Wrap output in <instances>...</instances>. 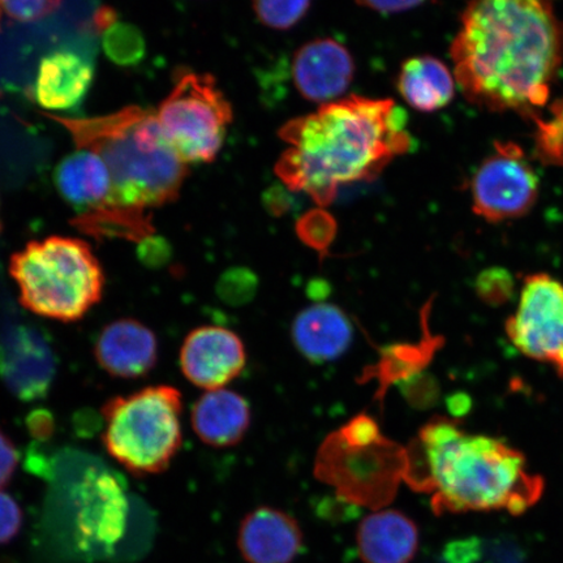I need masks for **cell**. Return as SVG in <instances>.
Returning <instances> with one entry per match:
<instances>
[{"mask_svg": "<svg viewBox=\"0 0 563 563\" xmlns=\"http://www.w3.org/2000/svg\"><path fill=\"white\" fill-rule=\"evenodd\" d=\"M450 55L471 103L530 114L548 102L563 63L554 0H468Z\"/></svg>", "mask_w": 563, "mask_h": 563, "instance_id": "obj_1", "label": "cell"}, {"mask_svg": "<svg viewBox=\"0 0 563 563\" xmlns=\"http://www.w3.org/2000/svg\"><path fill=\"white\" fill-rule=\"evenodd\" d=\"M279 137L288 147L276 165L278 178L322 208L342 186L377 178L412 147L407 117L396 102L358 96L292 119Z\"/></svg>", "mask_w": 563, "mask_h": 563, "instance_id": "obj_2", "label": "cell"}, {"mask_svg": "<svg viewBox=\"0 0 563 563\" xmlns=\"http://www.w3.org/2000/svg\"><path fill=\"white\" fill-rule=\"evenodd\" d=\"M405 481L431 493L435 512L508 511L522 516L544 495L543 476L503 440L464 432L456 421L435 418L406 449Z\"/></svg>", "mask_w": 563, "mask_h": 563, "instance_id": "obj_3", "label": "cell"}, {"mask_svg": "<svg viewBox=\"0 0 563 563\" xmlns=\"http://www.w3.org/2000/svg\"><path fill=\"white\" fill-rule=\"evenodd\" d=\"M45 115L69 133L76 150L102 158L111 178L109 201L151 211L178 199L188 165L162 132L156 111L132 104L95 118Z\"/></svg>", "mask_w": 563, "mask_h": 563, "instance_id": "obj_4", "label": "cell"}, {"mask_svg": "<svg viewBox=\"0 0 563 563\" xmlns=\"http://www.w3.org/2000/svg\"><path fill=\"white\" fill-rule=\"evenodd\" d=\"M10 276L26 311L60 322L81 320L101 301L106 285L91 246L70 236L27 243L11 256Z\"/></svg>", "mask_w": 563, "mask_h": 563, "instance_id": "obj_5", "label": "cell"}, {"mask_svg": "<svg viewBox=\"0 0 563 563\" xmlns=\"http://www.w3.org/2000/svg\"><path fill=\"white\" fill-rule=\"evenodd\" d=\"M181 393L170 385L111 398L102 407L106 450L132 474H159L181 448Z\"/></svg>", "mask_w": 563, "mask_h": 563, "instance_id": "obj_6", "label": "cell"}, {"mask_svg": "<svg viewBox=\"0 0 563 563\" xmlns=\"http://www.w3.org/2000/svg\"><path fill=\"white\" fill-rule=\"evenodd\" d=\"M156 112L162 132L187 165L213 162L234 119L214 77L191 69L179 70Z\"/></svg>", "mask_w": 563, "mask_h": 563, "instance_id": "obj_7", "label": "cell"}, {"mask_svg": "<svg viewBox=\"0 0 563 563\" xmlns=\"http://www.w3.org/2000/svg\"><path fill=\"white\" fill-rule=\"evenodd\" d=\"M406 449L384 438L369 445H349L330 434L316 461V475L354 503L383 505L405 478Z\"/></svg>", "mask_w": 563, "mask_h": 563, "instance_id": "obj_8", "label": "cell"}, {"mask_svg": "<svg viewBox=\"0 0 563 563\" xmlns=\"http://www.w3.org/2000/svg\"><path fill=\"white\" fill-rule=\"evenodd\" d=\"M473 209L497 223L523 217L539 197V179L522 147L508 143L483 161L471 181Z\"/></svg>", "mask_w": 563, "mask_h": 563, "instance_id": "obj_9", "label": "cell"}, {"mask_svg": "<svg viewBox=\"0 0 563 563\" xmlns=\"http://www.w3.org/2000/svg\"><path fill=\"white\" fill-rule=\"evenodd\" d=\"M506 333L523 355L553 365L563 377V285L548 274L525 280Z\"/></svg>", "mask_w": 563, "mask_h": 563, "instance_id": "obj_10", "label": "cell"}, {"mask_svg": "<svg viewBox=\"0 0 563 563\" xmlns=\"http://www.w3.org/2000/svg\"><path fill=\"white\" fill-rule=\"evenodd\" d=\"M58 361L51 341L31 322L0 327V379L21 402H37L51 393Z\"/></svg>", "mask_w": 563, "mask_h": 563, "instance_id": "obj_11", "label": "cell"}, {"mask_svg": "<svg viewBox=\"0 0 563 563\" xmlns=\"http://www.w3.org/2000/svg\"><path fill=\"white\" fill-rule=\"evenodd\" d=\"M245 362L241 338L222 327L196 328L186 336L179 355L183 375L207 391L223 389L241 376Z\"/></svg>", "mask_w": 563, "mask_h": 563, "instance_id": "obj_12", "label": "cell"}, {"mask_svg": "<svg viewBox=\"0 0 563 563\" xmlns=\"http://www.w3.org/2000/svg\"><path fill=\"white\" fill-rule=\"evenodd\" d=\"M291 74L302 98L314 103L338 101L355 76V62L347 47L333 38L308 42L295 52Z\"/></svg>", "mask_w": 563, "mask_h": 563, "instance_id": "obj_13", "label": "cell"}, {"mask_svg": "<svg viewBox=\"0 0 563 563\" xmlns=\"http://www.w3.org/2000/svg\"><path fill=\"white\" fill-rule=\"evenodd\" d=\"M156 334L135 319H119L106 325L95 343V357L111 377L136 379L147 375L158 363Z\"/></svg>", "mask_w": 563, "mask_h": 563, "instance_id": "obj_14", "label": "cell"}, {"mask_svg": "<svg viewBox=\"0 0 563 563\" xmlns=\"http://www.w3.org/2000/svg\"><path fill=\"white\" fill-rule=\"evenodd\" d=\"M302 531L290 514L262 506L243 519L238 545L246 563H291L301 553Z\"/></svg>", "mask_w": 563, "mask_h": 563, "instance_id": "obj_15", "label": "cell"}, {"mask_svg": "<svg viewBox=\"0 0 563 563\" xmlns=\"http://www.w3.org/2000/svg\"><path fill=\"white\" fill-rule=\"evenodd\" d=\"M95 79V68L84 56L55 52L41 60L35 76V102L51 111H67L79 106Z\"/></svg>", "mask_w": 563, "mask_h": 563, "instance_id": "obj_16", "label": "cell"}, {"mask_svg": "<svg viewBox=\"0 0 563 563\" xmlns=\"http://www.w3.org/2000/svg\"><path fill=\"white\" fill-rule=\"evenodd\" d=\"M292 341L308 361L334 362L350 349L354 328L340 307L317 302L295 317Z\"/></svg>", "mask_w": 563, "mask_h": 563, "instance_id": "obj_17", "label": "cell"}, {"mask_svg": "<svg viewBox=\"0 0 563 563\" xmlns=\"http://www.w3.org/2000/svg\"><path fill=\"white\" fill-rule=\"evenodd\" d=\"M419 541L417 523L398 510L369 514L356 532L357 552L364 563H411Z\"/></svg>", "mask_w": 563, "mask_h": 563, "instance_id": "obj_18", "label": "cell"}, {"mask_svg": "<svg viewBox=\"0 0 563 563\" xmlns=\"http://www.w3.org/2000/svg\"><path fill=\"white\" fill-rule=\"evenodd\" d=\"M191 421L202 442L230 448L244 439L251 426V407L245 398L227 389L209 390L196 400Z\"/></svg>", "mask_w": 563, "mask_h": 563, "instance_id": "obj_19", "label": "cell"}, {"mask_svg": "<svg viewBox=\"0 0 563 563\" xmlns=\"http://www.w3.org/2000/svg\"><path fill=\"white\" fill-rule=\"evenodd\" d=\"M54 181L63 200L86 213L110 200L111 178L104 162L96 153L76 150L63 158L54 172Z\"/></svg>", "mask_w": 563, "mask_h": 563, "instance_id": "obj_20", "label": "cell"}, {"mask_svg": "<svg viewBox=\"0 0 563 563\" xmlns=\"http://www.w3.org/2000/svg\"><path fill=\"white\" fill-rule=\"evenodd\" d=\"M397 89L412 109L433 112L453 101L455 76L445 63L434 56H413L400 67Z\"/></svg>", "mask_w": 563, "mask_h": 563, "instance_id": "obj_21", "label": "cell"}, {"mask_svg": "<svg viewBox=\"0 0 563 563\" xmlns=\"http://www.w3.org/2000/svg\"><path fill=\"white\" fill-rule=\"evenodd\" d=\"M150 210L118 206L108 201L103 206L76 214L73 227L97 241L119 239L141 243L156 234Z\"/></svg>", "mask_w": 563, "mask_h": 563, "instance_id": "obj_22", "label": "cell"}, {"mask_svg": "<svg viewBox=\"0 0 563 563\" xmlns=\"http://www.w3.org/2000/svg\"><path fill=\"white\" fill-rule=\"evenodd\" d=\"M442 338L427 333L424 340L415 344H394L385 347L376 367L368 373V378H377L379 383L378 398L391 385H400L424 372L435 352L442 346Z\"/></svg>", "mask_w": 563, "mask_h": 563, "instance_id": "obj_23", "label": "cell"}, {"mask_svg": "<svg viewBox=\"0 0 563 563\" xmlns=\"http://www.w3.org/2000/svg\"><path fill=\"white\" fill-rule=\"evenodd\" d=\"M103 51L118 66H135L144 59L146 41L135 25L115 21L103 32Z\"/></svg>", "mask_w": 563, "mask_h": 563, "instance_id": "obj_24", "label": "cell"}, {"mask_svg": "<svg viewBox=\"0 0 563 563\" xmlns=\"http://www.w3.org/2000/svg\"><path fill=\"white\" fill-rule=\"evenodd\" d=\"M312 0H252L260 23L274 31H287L307 15Z\"/></svg>", "mask_w": 563, "mask_h": 563, "instance_id": "obj_25", "label": "cell"}, {"mask_svg": "<svg viewBox=\"0 0 563 563\" xmlns=\"http://www.w3.org/2000/svg\"><path fill=\"white\" fill-rule=\"evenodd\" d=\"M297 232L300 241L320 253L321 257L328 255L330 245H332L336 224L334 218L323 209L308 211L300 218L297 224Z\"/></svg>", "mask_w": 563, "mask_h": 563, "instance_id": "obj_26", "label": "cell"}, {"mask_svg": "<svg viewBox=\"0 0 563 563\" xmlns=\"http://www.w3.org/2000/svg\"><path fill=\"white\" fill-rule=\"evenodd\" d=\"M258 278L246 267H232L218 280V297L227 305L239 307L250 302L257 294Z\"/></svg>", "mask_w": 563, "mask_h": 563, "instance_id": "obj_27", "label": "cell"}, {"mask_svg": "<svg viewBox=\"0 0 563 563\" xmlns=\"http://www.w3.org/2000/svg\"><path fill=\"white\" fill-rule=\"evenodd\" d=\"M478 297L490 306L504 305L512 292V279L508 272L493 267L478 274L476 279Z\"/></svg>", "mask_w": 563, "mask_h": 563, "instance_id": "obj_28", "label": "cell"}, {"mask_svg": "<svg viewBox=\"0 0 563 563\" xmlns=\"http://www.w3.org/2000/svg\"><path fill=\"white\" fill-rule=\"evenodd\" d=\"M62 2L63 0H0V5L11 19L33 23L52 15Z\"/></svg>", "mask_w": 563, "mask_h": 563, "instance_id": "obj_29", "label": "cell"}, {"mask_svg": "<svg viewBox=\"0 0 563 563\" xmlns=\"http://www.w3.org/2000/svg\"><path fill=\"white\" fill-rule=\"evenodd\" d=\"M398 386L402 390L408 404L415 408H429L438 402L440 394L439 384L424 372Z\"/></svg>", "mask_w": 563, "mask_h": 563, "instance_id": "obj_30", "label": "cell"}, {"mask_svg": "<svg viewBox=\"0 0 563 563\" xmlns=\"http://www.w3.org/2000/svg\"><path fill=\"white\" fill-rule=\"evenodd\" d=\"M23 526V511L10 495L0 490V544L10 543Z\"/></svg>", "mask_w": 563, "mask_h": 563, "instance_id": "obj_31", "label": "cell"}, {"mask_svg": "<svg viewBox=\"0 0 563 563\" xmlns=\"http://www.w3.org/2000/svg\"><path fill=\"white\" fill-rule=\"evenodd\" d=\"M20 455L15 443L4 432L0 431V490L11 482L16 473Z\"/></svg>", "mask_w": 563, "mask_h": 563, "instance_id": "obj_32", "label": "cell"}, {"mask_svg": "<svg viewBox=\"0 0 563 563\" xmlns=\"http://www.w3.org/2000/svg\"><path fill=\"white\" fill-rule=\"evenodd\" d=\"M170 246L161 238H147L140 243L139 257L146 266L159 267L170 257Z\"/></svg>", "mask_w": 563, "mask_h": 563, "instance_id": "obj_33", "label": "cell"}, {"mask_svg": "<svg viewBox=\"0 0 563 563\" xmlns=\"http://www.w3.org/2000/svg\"><path fill=\"white\" fill-rule=\"evenodd\" d=\"M27 431H30L33 439L38 441H46L52 439L55 429L53 413L47 410L32 411L26 418Z\"/></svg>", "mask_w": 563, "mask_h": 563, "instance_id": "obj_34", "label": "cell"}, {"mask_svg": "<svg viewBox=\"0 0 563 563\" xmlns=\"http://www.w3.org/2000/svg\"><path fill=\"white\" fill-rule=\"evenodd\" d=\"M355 2L379 13H399L417 9L428 0H355Z\"/></svg>", "mask_w": 563, "mask_h": 563, "instance_id": "obj_35", "label": "cell"}, {"mask_svg": "<svg viewBox=\"0 0 563 563\" xmlns=\"http://www.w3.org/2000/svg\"><path fill=\"white\" fill-rule=\"evenodd\" d=\"M448 405L450 411H452L455 417H460L464 411L468 410V399L467 397H461L460 394L453 396L448 400Z\"/></svg>", "mask_w": 563, "mask_h": 563, "instance_id": "obj_36", "label": "cell"}, {"mask_svg": "<svg viewBox=\"0 0 563 563\" xmlns=\"http://www.w3.org/2000/svg\"><path fill=\"white\" fill-rule=\"evenodd\" d=\"M0 16H2V5H0Z\"/></svg>", "mask_w": 563, "mask_h": 563, "instance_id": "obj_37", "label": "cell"}, {"mask_svg": "<svg viewBox=\"0 0 563 563\" xmlns=\"http://www.w3.org/2000/svg\"><path fill=\"white\" fill-rule=\"evenodd\" d=\"M0 231H2V221H0Z\"/></svg>", "mask_w": 563, "mask_h": 563, "instance_id": "obj_38", "label": "cell"}]
</instances>
